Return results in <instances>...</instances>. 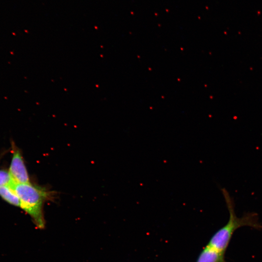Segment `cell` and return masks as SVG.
<instances>
[{
    "label": "cell",
    "mask_w": 262,
    "mask_h": 262,
    "mask_svg": "<svg viewBox=\"0 0 262 262\" xmlns=\"http://www.w3.org/2000/svg\"><path fill=\"white\" fill-rule=\"evenodd\" d=\"M221 190L229 211V218L227 223L213 235L208 245L225 254L234 232L238 229L247 226L261 230L262 224L259 222L258 214L255 212L246 213L242 216L238 217L235 212L233 199L229 192L225 188Z\"/></svg>",
    "instance_id": "1"
},
{
    "label": "cell",
    "mask_w": 262,
    "mask_h": 262,
    "mask_svg": "<svg viewBox=\"0 0 262 262\" xmlns=\"http://www.w3.org/2000/svg\"><path fill=\"white\" fill-rule=\"evenodd\" d=\"M18 196L20 202V207L32 218L37 228L44 229L45 220L43 213V205L48 199L50 192L45 188L31 183L10 184Z\"/></svg>",
    "instance_id": "2"
},
{
    "label": "cell",
    "mask_w": 262,
    "mask_h": 262,
    "mask_svg": "<svg viewBox=\"0 0 262 262\" xmlns=\"http://www.w3.org/2000/svg\"><path fill=\"white\" fill-rule=\"evenodd\" d=\"M14 149L9 173L14 182L29 183V175L21 153L18 150Z\"/></svg>",
    "instance_id": "3"
},
{
    "label": "cell",
    "mask_w": 262,
    "mask_h": 262,
    "mask_svg": "<svg viewBox=\"0 0 262 262\" xmlns=\"http://www.w3.org/2000/svg\"><path fill=\"white\" fill-rule=\"evenodd\" d=\"M196 262H227L225 254L207 245L201 251Z\"/></svg>",
    "instance_id": "4"
},
{
    "label": "cell",
    "mask_w": 262,
    "mask_h": 262,
    "mask_svg": "<svg viewBox=\"0 0 262 262\" xmlns=\"http://www.w3.org/2000/svg\"><path fill=\"white\" fill-rule=\"evenodd\" d=\"M0 196L9 203L20 207L19 198L10 184L0 187Z\"/></svg>",
    "instance_id": "5"
},
{
    "label": "cell",
    "mask_w": 262,
    "mask_h": 262,
    "mask_svg": "<svg viewBox=\"0 0 262 262\" xmlns=\"http://www.w3.org/2000/svg\"><path fill=\"white\" fill-rule=\"evenodd\" d=\"M13 181L9 172L0 170V187L10 184Z\"/></svg>",
    "instance_id": "6"
}]
</instances>
